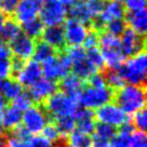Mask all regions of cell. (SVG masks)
<instances>
[{"label": "cell", "mask_w": 147, "mask_h": 147, "mask_svg": "<svg viewBox=\"0 0 147 147\" xmlns=\"http://www.w3.org/2000/svg\"><path fill=\"white\" fill-rule=\"evenodd\" d=\"M87 85L91 86V87H97V88H101V87L107 86L105 83V80L103 78L102 72H97L94 75H91L87 80Z\"/></svg>", "instance_id": "41"}, {"label": "cell", "mask_w": 147, "mask_h": 147, "mask_svg": "<svg viewBox=\"0 0 147 147\" xmlns=\"http://www.w3.org/2000/svg\"><path fill=\"white\" fill-rule=\"evenodd\" d=\"M59 53L54 47H52L51 45L43 42L42 40H38V41H36L32 60L38 62V63H43L46 60H49V58L55 57Z\"/></svg>", "instance_id": "22"}, {"label": "cell", "mask_w": 147, "mask_h": 147, "mask_svg": "<svg viewBox=\"0 0 147 147\" xmlns=\"http://www.w3.org/2000/svg\"><path fill=\"white\" fill-rule=\"evenodd\" d=\"M103 74V78L105 80V83L107 87H110L112 90H117L119 88H121L123 85H126L125 82L123 81V78H120L118 71L114 69H105L101 71Z\"/></svg>", "instance_id": "27"}, {"label": "cell", "mask_w": 147, "mask_h": 147, "mask_svg": "<svg viewBox=\"0 0 147 147\" xmlns=\"http://www.w3.org/2000/svg\"><path fill=\"white\" fill-rule=\"evenodd\" d=\"M21 28L25 36H27L34 41H38L41 39L42 32L44 30L45 26L41 22V20L37 17V18H33L31 21L22 24Z\"/></svg>", "instance_id": "25"}, {"label": "cell", "mask_w": 147, "mask_h": 147, "mask_svg": "<svg viewBox=\"0 0 147 147\" xmlns=\"http://www.w3.org/2000/svg\"><path fill=\"white\" fill-rule=\"evenodd\" d=\"M54 147H71L67 142V139H60L58 142L55 143V146Z\"/></svg>", "instance_id": "48"}, {"label": "cell", "mask_w": 147, "mask_h": 147, "mask_svg": "<svg viewBox=\"0 0 147 147\" xmlns=\"http://www.w3.org/2000/svg\"><path fill=\"white\" fill-rule=\"evenodd\" d=\"M29 145L30 147H53L52 143L49 142L45 138H43L42 135L31 136L29 140Z\"/></svg>", "instance_id": "43"}, {"label": "cell", "mask_w": 147, "mask_h": 147, "mask_svg": "<svg viewBox=\"0 0 147 147\" xmlns=\"http://www.w3.org/2000/svg\"><path fill=\"white\" fill-rule=\"evenodd\" d=\"M131 134L117 130V133L110 140V147H129Z\"/></svg>", "instance_id": "36"}, {"label": "cell", "mask_w": 147, "mask_h": 147, "mask_svg": "<svg viewBox=\"0 0 147 147\" xmlns=\"http://www.w3.org/2000/svg\"><path fill=\"white\" fill-rule=\"evenodd\" d=\"M8 139V147H30L29 141H21V140L9 138V136Z\"/></svg>", "instance_id": "45"}, {"label": "cell", "mask_w": 147, "mask_h": 147, "mask_svg": "<svg viewBox=\"0 0 147 147\" xmlns=\"http://www.w3.org/2000/svg\"><path fill=\"white\" fill-rule=\"evenodd\" d=\"M132 125L134 126V129L141 132H145L147 128V112L146 109L144 107L139 112L134 113V116L131 120Z\"/></svg>", "instance_id": "33"}, {"label": "cell", "mask_w": 147, "mask_h": 147, "mask_svg": "<svg viewBox=\"0 0 147 147\" xmlns=\"http://www.w3.org/2000/svg\"><path fill=\"white\" fill-rule=\"evenodd\" d=\"M22 116H23V112L17 110L13 105H7L4 107L2 116H1L0 125L2 127V129L13 130L14 128H16L22 123Z\"/></svg>", "instance_id": "20"}, {"label": "cell", "mask_w": 147, "mask_h": 147, "mask_svg": "<svg viewBox=\"0 0 147 147\" xmlns=\"http://www.w3.org/2000/svg\"><path fill=\"white\" fill-rule=\"evenodd\" d=\"M74 119H75V130L81 131L83 133L90 135L94 132L96 128V116H94V111L84 109L80 106L74 114Z\"/></svg>", "instance_id": "17"}, {"label": "cell", "mask_w": 147, "mask_h": 147, "mask_svg": "<svg viewBox=\"0 0 147 147\" xmlns=\"http://www.w3.org/2000/svg\"><path fill=\"white\" fill-rule=\"evenodd\" d=\"M57 86L58 89H60L61 92L78 103V98L85 86V82H83L82 80H80L74 74H68L59 81Z\"/></svg>", "instance_id": "18"}, {"label": "cell", "mask_w": 147, "mask_h": 147, "mask_svg": "<svg viewBox=\"0 0 147 147\" xmlns=\"http://www.w3.org/2000/svg\"><path fill=\"white\" fill-rule=\"evenodd\" d=\"M42 68L41 65L33 60L26 61L23 69L18 72L14 80L21 84L22 87H28L30 88L37 82L42 78Z\"/></svg>", "instance_id": "14"}, {"label": "cell", "mask_w": 147, "mask_h": 147, "mask_svg": "<svg viewBox=\"0 0 147 147\" xmlns=\"http://www.w3.org/2000/svg\"><path fill=\"white\" fill-rule=\"evenodd\" d=\"M58 1H59L65 9H68V8H71L73 4L76 3L78 0H58Z\"/></svg>", "instance_id": "47"}, {"label": "cell", "mask_w": 147, "mask_h": 147, "mask_svg": "<svg viewBox=\"0 0 147 147\" xmlns=\"http://www.w3.org/2000/svg\"><path fill=\"white\" fill-rule=\"evenodd\" d=\"M9 46L11 49V53L14 55V57L27 61L28 59L32 57L36 41L27 36H25L24 33H21L20 36H17L14 40L10 42Z\"/></svg>", "instance_id": "15"}, {"label": "cell", "mask_w": 147, "mask_h": 147, "mask_svg": "<svg viewBox=\"0 0 147 147\" xmlns=\"http://www.w3.org/2000/svg\"><path fill=\"white\" fill-rule=\"evenodd\" d=\"M43 0H20L12 17L18 24H24L37 18L42 8Z\"/></svg>", "instance_id": "12"}, {"label": "cell", "mask_w": 147, "mask_h": 147, "mask_svg": "<svg viewBox=\"0 0 147 147\" xmlns=\"http://www.w3.org/2000/svg\"><path fill=\"white\" fill-rule=\"evenodd\" d=\"M120 47L125 58H130L145 51V38L127 27L120 36Z\"/></svg>", "instance_id": "10"}, {"label": "cell", "mask_w": 147, "mask_h": 147, "mask_svg": "<svg viewBox=\"0 0 147 147\" xmlns=\"http://www.w3.org/2000/svg\"><path fill=\"white\" fill-rule=\"evenodd\" d=\"M40 40L51 45L52 47H54L57 51L58 53H63L67 49L65 40V31H63L62 25L45 27Z\"/></svg>", "instance_id": "16"}, {"label": "cell", "mask_w": 147, "mask_h": 147, "mask_svg": "<svg viewBox=\"0 0 147 147\" xmlns=\"http://www.w3.org/2000/svg\"><path fill=\"white\" fill-rule=\"evenodd\" d=\"M1 97H2V96H1V94H0V98H1Z\"/></svg>", "instance_id": "53"}, {"label": "cell", "mask_w": 147, "mask_h": 147, "mask_svg": "<svg viewBox=\"0 0 147 147\" xmlns=\"http://www.w3.org/2000/svg\"><path fill=\"white\" fill-rule=\"evenodd\" d=\"M7 18H8V16H7L4 13H2L1 11H0V33H1V31H2V28H3L4 23H5V21H7Z\"/></svg>", "instance_id": "49"}, {"label": "cell", "mask_w": 147, "mask_h": 147, "mask_svg": "<svg viewBox=\"0 0 147 147\" xmlns=\"http://www.w3.org/2000/svg\"><path fill=\"white\" fill-rule=\"evenodd\" d=\"M23 92V87L16 80L10 78L0 81V94L4 100H14Z\"/></svg>", "instance_id": "21"}, {"label": "cell", "mask_w": 147, "mask_h": 147, "mask_svg": "<svg viewBox=\"0 0 147 147\" xmlns=\"http://www.w3.org/2000/svg\"><path fill=\"white\" fill-rule=\"evenodd\" d=\"M41 68L44 78L57 83L65 75L70 74L72 62L70 61V59L67 57L65 53H59L55 57L49 58V60L43 62Z\"/></svg>", "instance_id": "6"}, {"label": "cell", "mask_w": 147, "mask_h": 147, "mask_svg": "<svg viewBox=\"0 0 147 147\" xmlns=\"http://www.w3.org/2000/svg\"><path fill=\"white\" fill-rule=\"evenodd\" d=\"M11 105L14 107H16L17 110H20L21 112H25L26 110H28L29 107H31L33 105V102L28 92H22L21 94H18L16 98L12 100Z\"/></svg>", "instance_id": "32"}, {"label": "cell", "mask_w": 147, "mask_h": 147, "mask_svg": "<svg viewBox=\"0 0 147 147\" xmlns=\"http://www.w3.org/2000/svg\"><path fill=\"white\" fill-rule=\"evenodd\" d=\"M113 99H114V90H112L110 87L105 86L97 88L87 85L84 86L82 92L80 94L78 105L84 109L96 111L107 103L113 102Z\"/></svg>", "instance_id": "5"}, {"label": "cell", "mask_w": 147, "mask_h": 147, "mask_svg": "<svg viewBox=\"0 0 147 147\" xmlns=\"http://www.w3.org/2000/svg\"><path fill=\"white\" fill-rule=\"evenodd\" d=\"M12 76L11 70V59L0 60V81H3Z\"/></svg>", "instance_id": "42"}, {"label": "cell", "mask_w": 147, "mask_h": 147, "mask_svg": "<svg viewBox=\"0 0 147 147\" xmlns=\"http://www.w3.org/2000/svg\"><path fill=\"white\" fill-rule=\"evenodd\" d=\"M145 94V86L126 84L121 88L115 90L113 101L126 115L134 114L144 109L146 103Z\"/></svg>", "instance_id": "1"}, {"label": "cell", "mask_w": 147, "mask_h": 147, "mask_svg": "<svg viewBox=\"0 0 147 147\" xmlns=\"http://www.w3.org/2000/svg\"><path fill=\"white\" fill-rule=\"evenodd\" d=\"M126 11H139L145 9V0H120Z\"/></svg>", "instance_id": "39"}, {"label": "cell", "mask_w": 147, "mask_h": 147, "mask_svg": "<svg viewBox=\"0 0 147 147\" xmlns=\"http://www.w3.org/2000/svg\"><path fill=\"white\" fill-rule=\"evenodd\" d=\"M1 2H2V0H0V8H1Z\"/></svg>", "instance_id": "52"}, {"label": "cell", "mask_w": 147, "mask_h": 147, "mask_svg": "<svg viewBox=\"0 0 147 147\" xmlns=\"http://www.w3.org/2000/svg\"><path fill=\"white\" fill-rule=\"evenodd\" d=\"M126 29H127L126 22H125L123 18H121V20H114V21L109 22V23L104 26L103 31L110 33L112 36L120 38V36L123 34V31H125Z\"/></svg>", "instance_id": "29"}, {"label": "cell", "mask_w": 147, "mask_h": 147, "mask_svg": "<svg viewBox=\"0 0 147 147\" xmlns=\"http://www.w3.org/2000/svg\"><path fill=\"white\" fill-rule=\"evenodd\" d=\"M71 70L73 71L72 74H74L75 76H78L80 80H82L83 82L87 81L91 75H94V73L98 72L97 68H96L94 65H91V63L87 60V58L83 59L81 61L73 63Z\"/></svg>", "instance_id": "24"}, {"label": "cell", "mask_w": 147, "mask_h": 147, "mask_svg": "<svg viewBox=\"0 0 147 147\" xmlns=\"http://www.w3.org/2000/svg\"><path fill=\"white\" fill-rule=\"evenodd\" d=\"M42 107L44 109L51 121H53L61 117L74 116L80 105L75 100L71 99L63 92L56 91L42 103Z\"/></svg>", "instance_id": "3"}, {"label": "cell", "mask_w": 147, "mask_h": 147, "mask_svg": "<svg viewBox=\"0 0 147 147\" xmlns=\"http://www.w3.org/2000/svg\"><path fill=\"white\" fill-rule=\"evenodd\" d=\"M94 135H97L99 138L110 141L116 133H117V128L113 126L106 125L102 123H96V128H94Z\"/></svg>", "instance_id": "31"}, {"label": "cell", "mask_w": 147, "mask_h": 147, "mask_svg": "<svg viewBox=\"0 0 147 147\" xmlns=\"http://www.w3.org/2000/svg\"><path fill=\"white\" fill-rule=\"evenodd\" d=\"M91 142V147H110V141L104 139H101L97 135H94Z\"/></svg>", "instance_id": "46"}, {"label": "cell", "mask_w": 147, "mask_h": 147, "mask_svg": "<svg viewBox=\"0 0 147 147\" xmlns=\"http://www.w3.org/2000/svg\"><path fill=\"white\" fill-rule=\"evenodd\" d=\"M51 121L42 105H32L26 110L22 116V126L30 134L37 135L41 133L44 127Z\"/></svg>", "instance_id": "7"}, {"label": "cell", "mask_w": 147, "mask_h": 147, "mask_svg": "<svg viewBox=\"0 0 147 147\" xmlns=\"http://www.w3.org/2000/svg\"><path fill=\"white\" fill-rule=\"evenodd\" d=\"M65 31V40L67 47L81 46L85 40L89 29L87 26L74 20H65V25H62Z\"/></svg>", "instance_id": "11"}, {"label": "cell", "mask_w": 147, "mask_h": 147, "mask_svg": "<svg viewBox=\"0 0 147 147\" xmlns=\"http://www.w3.org/2000/svg\"><path fill=\"white\" fill-rule=\"evenodd\" d=\"M63 53L67 55V57L70 59L72 65L75 62H78L86 58V51L82 46H72V47H67Z\"/></svg>", "instance_id": "34"}, {"label": "cell", "mask_w": 147, "mask_h": 147, "mask_svg": "<svg viewBox=\"0 0 147 147\" xmlns=\"http://www.w3.org/2000/svg\"><path fill=\"white\" fill-rule=\"evenodd\" d=\"M126 17L127 26L132 29L133 31L140 34V36H145L147 30V13L146 9H142L139 11H127L125 14Z\"/></svg>", "instance_id": "19"}, {"label": "cell", "mask_w": 147, "mask_h": 147, "mask_svg": "<svg viewBox=\"0 0 147 147\" xmlns=\"http://www.w3.org/2000/svg\"><path fill=\"white\" fill-rule=\"evenodd\" d=\"M11 56H12V53L9 44L0 40V60L11 59Z\"/></svg>", "instance_id": "44"}, {"label": "cell", "mask_w": 147, "mask_h": 147, "mask_svg": "<svg viewBox=\"0 0 147 147\" xmlns=\"http://www.w3.org/2000/svg\"><path fill=\"white\" fill-rule=\"evenodd\" d=\"M99 45L106 68L114 70L118 69L126 59L121 52L120 39L105 31H102L100 32Z\"/></svg>", "instance_id": "4"}, {"label": "cell", "mask_w": 147, "mask_h": 147, "mask_svg": "<svg viewBox=\"0 0 147 147\" xmlns=\"http://www.w3.org/2000/svg\"><path fill=\"white\" fill-rule=\"evenodd\" d=\"M20 2V0H2V2H1V12L4 13L7 16L10 15V16H12L13 13L15 12V10H16V7L17 4Z\"/></svg>", "instance_id": "40"}, {"label": "cell", "mask_w": 147, "mask_h": 147, "mask_svg": "<svg viewBox=\"0 0 147 147\" xmlns=\"http://www.w3.org/2000/svg\"><path fill=\"white\" fill-rule=\"evenodd\" d=\"M3 134V129H2V127H1V125H0V135Z\"/></svg>", "instance_id": "51"}, {"label": "cell", "mask_w": 147, "mask_h": 147, "mask_svg": "<svg viewBox=\"0 0 147 147\" xmlns=\"http://www.w3.org/2000/svg\"><path fill=\"white\" fill-rule=\"evenodd\" d=\"M7 106V103H5V100H4L2 97L0 98V120H1V116H2V113H3L4 107Z\"/></svg>", "instance_id": "50"}, {"label": "cell", "mask_w": 147, "mask_h": 147, "mask_svg": "<svg viewBox=\"0 0 147 147\" xmlns=\"http://www.w3.org/2000/svg\"><path fill=\"white\" fill-rule=\"evenodd\" d=\"M94 116L99 123H106L115 128L120 127L128 120V116L114 102L107 103L94 111Z\"/></svg>", "instance_id": "9"}, {"label": "cell", "mask_w": 147, "mask_h": 147, "mask_svg": "<svg viewBox=\"0 0 147 147\" xmlns=\"http://www.w3.org/2000/svg\"><path fill=\"white\" fill-rule=\"evenodd\" d=\"M99 38H100V32L90 29L89 31H88V33H87V36H86L84 42H83V45H84L83 49H85V51H88V49L98 47Z\"/></svg>", "instance_id": "37"}, {"label": "cell", "mask_w": 147, "mask_h": 147, "mask_svg": "<svg viewBox=\"0 0 147 147\" xmlns=\"http://www.w3.org/2000/svg\"><path fill=\"white\" fill-rule=\"evenodd\" d=\"M129 147H147V140L145 132L134 131L131 134Z\"/></svg>", "instance_id": "38"}, {"label": "cell", "mask_w": 147, "mask_h": 147, "mask_svg": "<svg viewBox=\"0 0 147 147\" xmlns=\"http://www.w3.org/2000/svg\"><path fill=\"white\" fill-rule=\"evenodd\" d=\"M42 136L45 138V139L47 140L49 142L51 143H56L58 142L60 139H62L60 134H59V132H58L57 128L55 126V123L53 121H49L46 126L44 127V129L42 130Z\"/></svg>", "instance_id": "35"}, {"label": "cell", "mask_w": 147, "mask_h": 147, "mask_svg": "<svg viewBox=\"0 0 147 147\" xmlns=\"http://www.w3.org/2000/svg\"><path fill=\"white\" fill-rule=\"evenodd\" d=\"M147 69V57L145 51L130 57L126 62L119 67L118 71L120 78L125 84L128 85L145 86Z\"/></svg>", "instance_id": "2"}, {"label": "cell", "mask_w": 147, "mask_h": 147, "mask_svg": "<svg viewBox=\"0 0 147 147\" xmlns=\"http://www.w3.org/2000/svg\"><path fill=\"white\" fill-rule=\"evenodd\" d=\"M67 142L71 147H91V136L81 131L74 130L67 138Z\"/></svg>", "instance_id": "28"}, {"label": "cell", "mask_w": 147, "mask_h": 147, "mask_svg": "<svg viewBox=\"0 0 147 147\" xmlns=\"http://www.w3.org/2000/svg\"><path fill=\"white\" fill-rule=\"evenodd\" d=\"M53 123H55V126L62 139H67L75 130V119L73 116L57 118L55 119Z\"/></svg>", "instance_id": "26"}, {"label": "cell", "mask_w": 147, "mask_h": 147, "mask_svg": "<svg viewBox=\"0 0 147 147\" xmlns=\"http://www.w3.org/2000/svg\"><path fill=\"white\" fill-rule=\"evenodd\" d=\"M58 90L57 83L49 81L47 78H41L39 82L32 85L28 90V94L33 103L41 105L46 99Z\"/></svg>", "instance_id": "13"}, {"label": "cell", "mask_w": 147, "mask_h": 147, "mask_svg": "<svg viewBox=\"0 0 147 147\" xmlns=\"http://www.w3.org/2000/svg\"><path fill=\"white\" fill-rule=\"evenodd\" d=\"M21 33V25L18 24L13 17H8L5 23H4L2 31L0 33V40L5 42V43H10Z\"/></svg>", "instance_id": "23"}, {"label": "cell", "mask_w": 147, "mask_h": 147, "mask_svg": "<svg viewBox=\"0 0 147 147\" xmlns=\"http://www.w3.org/2000/svg\"><path fill=\"white\" fill-rule=\"evenodd\" d=\"M39 14L44 26H58L65 23L68 9H65L58 0H43Z\"/></svg>", "instance_id": "8"}, {"label": "cell", "mask_w": 147, "mask_h": 147, "mask_svg": "<svg viewBox=\"0 0 147 147\" xmlns=\"http://www.w3.org/2000/svg\"><path fill=\"white\" fill-rule=\"evenodd\" d=\"M86 58L91 65H94L97 68L98 71H103L105 69L104 59H103L102 54H101V52H100V49L98 47L86 51Z\"/></svg>", "instance_id": "30"}]
</instances>
